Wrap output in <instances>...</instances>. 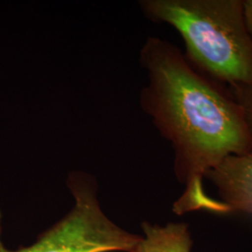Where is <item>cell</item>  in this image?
<instances>
[{
	"label": "cell",
	"mask_w": 252,
	"mask_h": 252,
	"mask_svg": "<svg viewBox=\"0 0 252 252\" xmlns=\"http://www.w3.org/2000/svg\"><path fill=\"white\" fill-rule=\"evenodd\" d=\"M216 187L220 201L233 212L252 216V150L242 155H232L205 174Z\"/></svg>",
	"instance_id": "cell-4"
},
{
	"label": "cell",
	"mask_w": 252,
	"mask_h": 252,
	"mask_svg": "<svg viewBox=\"0 0 252 252\" xmlns=\"http://www.w3.org/2000/svg\"><path fill=\"white\" fill-rule=\"evenodd\" d=\"M229 89L242 109L245 120L252 135V84Z\"/></svg>",
	"instance_id": "cell-6"
},
{
	"label": "cell",
	"mask_w": 252,
	"mask_h": 252,
	"mask_svg": "<svg viewBox=\"0 0 252 252\" xmlns=\"http://www.w3.org/2000/svg\"><path fill=\"white\" fill-rule=\"evenodd\" d=\"M66 185L75 200L61 220L38 236L33 252H136L142 237L113 223L105 215L97 198L94 178L72 171Z\"/></svg>",
	"instance_id": "cell-3"
},
{
	"label": "cell",
	"mask_w": 252,
	"mask_h": 252,
	"mask_svg": "<svg viewBox=\"0 0 252 252\" xmlns=\"http://www.w3.org/2000/svg\"><path fill=\"white\" fill-rule=\"evenodd\" d=\"M148 83L139 106L174 152V172L185 186L173 204L183 215L211 211L215 199L203 186L205 174L225 158L252 150V135L243 111L225 85L194 68L180 48L149 36L139 51Z\"/></svg>",
	"instance_id": "cell-1"
},
{
	"label": "cell",
	"mask_w": 252,
	"mask_h": 252,
	"mask_svg": "<svg viewBox=\"0 0 252 252\" xmlns=\"http://www.w3.org/2000/svg\"><path fill=\"white\" fill-rule=\"evenodd\" d=\"M243 12L246 27L252 37V0H243Z\"/></svg>",
	"instance_id": "cell-7"
},
{
	"label": "cell",
	"mask_w": 252,
	"mask_h": 252,
	"mask_svg": "<svg viewBox=\"0 0 252 252\" xmlns=\"http://www.w3.org/2000/svg\"><path fill=\"white\" fill-rule=\"evenodd\" d=\"M145 237L136 252H190L192 240L188 224L168 223L163 227L142 223Z\"/></svg>",
	"instance_id": "cell-5"
},
{
	"label": "cell",
	"mask_w": 252,
	"mask_h": 252,
	"mask_svg": "<svg viewBox=\"0 0 252 252\" xmlns=\"http://www.w3.org/2000/svg\"><path fill=\"white\" fill-rule=\"evenodd\" d=\"M143 15L180 34L194 68L229 88L252 84V37L243 0H140Z\"/></svg>",
	"instance_id": "cell-2"
},
{
	"label": "cell",
	"mask_w": 252,
	"mask_h": 252,
	"mask_svg": "<svg viewBox=\"0 0 252 252\" xmlns=\"http://www.w3.org/2000/svg\"><path fill=\"white\" fill-rule=\"evenodd\" d=\"M1 221H2V215H1V211H0V252H32V247L29 246V247H26V248H21L19 250L16 251H10L9 249H7L4 244L2 242V239H1V234H2V224H1Z\"/></svg>",
	"instance_id": "cell-8"
}]
</instances>
